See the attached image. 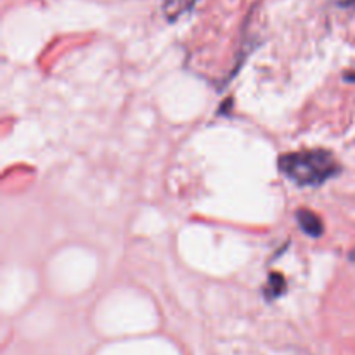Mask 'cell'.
Instances as JSON below:
<instances>
[{
    "label": "cell",
    "mask_w": 355,
    "mask_h": 355,
    "mask_svg": "<svg viewBox=\"0 0 355 355\" xmlns=\"http://www.w3.org/2000/svg\"><path fill=\"white\" fill-rule=\"evenodd\" d=\"M352 3H355V0H338V6L342 7H350Z\"/></svg>",
    "instance_id": "obj_4"
},
{
    "label": "cell",
    "mask_w": 355,
    "mask_h": 355,
    "mask_svg": "<svg viewBox=\"0 0 355 355\" xmlns=\"http://www.w3.org/2000/svg\"><path fill=\"white\" fill-rule=\"evenodd\" d=\"M284 286H286V283H284V277L281 276V274H276V272L270 274L269 284H267V288H266L267 297L269 298L279 297V295L283 293Z\"/></svg>",
    "instance_id": "obj_3"
},
{
    "label": "cell",
    "mask_w": 355,
    "mask_h": 355,
    "mask_svg": "<svg viewBox=\"0 0 355 355\" xmlns=\"http://www.w3.org/2000/svg\"><path fill=\"white\" fill-rule=\"evenodd\" d=\"M297 220H298V225H300L302 231H304L305 234L312 236V238H319V236H322L324 225H322V220L314 214V211L302 208V210L297 211Z\"/></svg>",
    "instance_id": "obj_2"
},
{
    "label": "cell",
    "mask_w": 355,
    "mask_h": 355,
    "mask_svg": "<svg viewBox=\"0 0 355 355\" xmlns=\"http://www.w3.org/2000/svg\"><path fill=\"white\" fill-rule=\"evenodd\" d=\"M352 260L355 262V250H354V253H352Z\"/></svg>",
    "instance_id": "obj_5"
},
{
    "label": "cell",
    "mask_w": 355,
    "mask_h": 355,
    "mask_svg": "<svg viewBox=\"0 0 355 355\" xmlns=\"http://www.w3.org/2000/svg\"><path fill=\"white\" fill-rule=\"evenodd\" d=\"M281 172L298 186H319L340 173V163L328 149H305L279 158Z\"/></svg>",
    "instance_id": "obj_1"
}]
</instances>
